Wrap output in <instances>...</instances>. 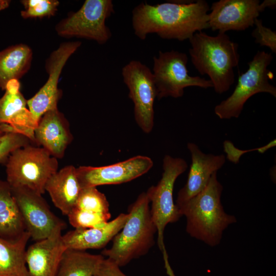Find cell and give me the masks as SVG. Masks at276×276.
<instances>
[{"instance_id":"cell-1","label":"cell","mask_w":276,"mask_h":276,"mask_svg":"<svg viewBox=\"0 0 276 276\" xmlns=\"http://www.w3.org/2000/svg\"><path fill=\"white\" fill-rule=\"evenodd\" d=\"M208 3L165 2L157 5L141 3L132 10L135 35L141 40L155 33L164 39H189L197 32L209 28Z\"/></svg>"},{"instance_id":"cell-2","label":"cell","mask_w":276,"mask_h":276,"mask_svg":"<svg viewBox=\"0 0 276 276\" xmlns=\"http://www.w3.org/2000/svg\"><path fill=\"white\" fill-rule=\"evenodd\" d=\"M223 186L217 172L211 176L205 188L185 202L176 205L186 218V232L192 238L214 247L219 244L223 232L237 222L224 210L221 197Z\"/></svg>"},{"instance_id":"cell-3","label":"cell","mask_w":276,"mask_h":276,"mask_svg":"<svg viewBox=\"0 0 276 276\" xmlns=\"http://www.w3.org/2000/svg\"><path fill=\"white\" fill-rule=\"evenodd\" d=\"M192 64L202 75H207L216 93L226 92L235 81L234 68L238 65V44L225 33L211 36L202 31L189 39Z\"/></svg>"},{"instance_id":"cell-4","label":"cell","mask_w":276,"mask_h":276,"mask_svg":"<svg viewBox=\"0 0 276 276\" xmlns=\"http://www.w3.org/2000/svg\"><path fill=\"white\" fill-rule=\"evenodd\" d=\"M150 201L143 192L128 209V218L122 229L112 239L111 247L101 255L120 267L147 254L155 244L156 227L150 213Z\"/></svg>"},{"instance_id":"cell-5","label":"cell","mask_w":276,"mask_h":276,"mask_svg":"<svg viewBox=\"0 0 276 276\" xmlns=\"http://www.w3.org/2000/svg\"><path fill=\"white\" fill-rule=\"evenodd\" d=\"M187 168V163L183 158L166 155L163 160V172L161 179L156 185L149 187L146 192L151 204L150 213L157 229L158 246L162 253L168 276L175 275L169 262L164 233L169 223L176 222L182 217L174 202L173 192L176 179Z\"/></svg>"},{"instance_id":"cell-6","label":"cell","mask_w":276,"mask_h":276,"mask_svg":"<svg viewBox=\"0 0 276 276\" xmlns=\"http://www.w3.org/2000/svg\"><path fill=\"white\" fill-rule=\"evenodd\" d=\"M58 168L56 158L43 148L30 144L9 155L6 163V181L12 188H25L42 195L48 180Z\"/></svg>"},{"instance_id":"cell-7","label":"cell","mask_w":276,"mask_h":276,"mask_svg":"<svg viewBox=\"0 0 276 276\" xmlns=\"http://www.w3.org/2000/svg\"><path fill=\"white\" fill-rule=\"evenodd\" d=\"M272 59L271 53L258 51L248 63L247 71L239 77L232 94L215 107V114L220 119L238 118L246 101L254 95L266 93L276 97V87L269 81L273 74L268 66Z\"/></svg>"},{"instance_id":"cell-8","label":"cell","mask_w":276,"mask_h":276,"mask_svg":"<svg viewBox=\"0 0 276 276\" xmlns=\"http://www.w3.org/2000/svg\"><path fill=\"white\" fill-rule=\"evenodd\" d=\"M111 0H86L76 12H72L55 27L58 35L106 43L111 37L106 20L114 13Z\"/></svg>"},{"instance_id":"cell-9","label":"cell","mask_w":276,"mask_h":276,"mask_svg":"<svg viewBox=\"0 0 276 276\" xmlns=\"http://www.w3.org/2000/svg\"><path fill=\"white\" fill-rule=\"evenodd\" d=\"M188 58L186 53L177 51L162 52L153 57L152 74L159 100L171 97H182L186 88L197 86L213 87L210 80L191 76L187 68Z\"/></svg>"},{"instance_id":"cell-10","label":"cell","mask_w":276,"mask_h":276,"mask_svg":"<svg viewBox=\"0 0 276 276\" xmlns=\"http://www.w3.org/2000/svg\"><path fill=\"white\" fill-rule=\"evenodd\" d=\"M128 96L134 105L136 123L145 133H149L154 126V103L157 91L152 71L145 64L133 60L122 70Z\"/></svg>"},{"instance_id":"cell-11","label":"cell","mask_w":276,"mask_h":276,"mask_svg":"<svg viewBox=\"0 0 276 276\" xmlns=\"http://www.w3.org/2000/svg\"><path fill=\"white\" fill-rule=\"evenodd\" d=\"M275 0H220L213 3L208 14L209 28L213 31H244L253 26L265 8H274Z\"/></svg>"},{"instance_id":"cell-12","label":"cell","mask_w":276,"mask_h":276,"mask_svg":"<svg viewBox=\"0 0 276 276\" xmlns=\"http://www.w3.org/2000/svg\"><path fill=\"white\" fill-rule=\"evenodd\" d=\"M81 45V42L79 41L62 42L47 59V81L34 96L27 100L28 107L37 124L45 112L57 108L58 102L61 96V92L58 87L59 77L66 62Z\"/></svg>"},{"instance_id":"cell-13","label":"cell","mask_w":276,"mask_h":276,"mask_svg":"<svg viewBox=\"0 0 276 276\" xmlns=\"http://www.w3.org/2000/svg\"><path fill=\"white\" fill-rule=\"evenodd\" d=\"M26 230L34 240L47 238L58 227L66 223L50 210L42 195L25 188H12Z\"/></svg>"},{"instance_id":"cell-14","label":"cell","mask_w":276,"mask_h":276,"mask_svg":"<svg viewBox=\"0 0 276 276\" xmlns=\"http://www.w3.org/2000/svg\"><path fill=\"white\" fill-rule=\"evenodd\" d=\"M153 165L150 157L137 155L108 166H80L76 168V173L83 189L127 182L147 173Z\"/></svg>"},{"instance_id":"cell-15","label":"cell","mask_w":276,"mask_h":276,"mask_svg":"<svg viewBox=\"0 0 276 276\" xmlns=\"http://www.w3.org/2000/svg\"><path fill=\"white\" fill-rule=\"evenodd\" d=\"M19 88L18 80L9 82L0 98V128L4 133L22 134L35 144L34 131L38 124Z\"/></svg>"},{"instance_id":"cell-16","label":"cell","mask_w":276,"mask_h":276,"mask_svg":"<svg viewBox=\"0 0 276 276\" xmlns=\"http://www.w3.org/2000/svg\"><path fill=\"white\" fill-rule=\"evenodd\" d=\"M63 227L29 246L26 251V263L29 276H55L62 256L67 249L62 239Z\"/></svg>"},{"instance_id":"cell-17","label":"cell","mask_w":276,"mask_h":276,"mask_svg":"<svg viewBox=\"0 0 276 276\" xmlns=\"http://www.w3.org/2000/svg\"><path fill=\"white\" fill-rule=\"evenodd\" d=\"M187 148L191 154V164L186 183L177 194L176 205L185 202L201 192L212 175L217 172L225 163L223 154L204 153L193 143H188Z\"/></svg>"},{"instance_id":"cell-18","label":"cell","mask_w":276,"mask_h":276,"mask_svg":"<svg viewBox=\"0 0 276 276\" xmlns=\"http://www.w3.org/2000/svg\"><path fill=\"white\" fill-rule=\"evenodd\" d=\"M35 144L41 146L53 157L62 158L73 136L64 114L55 108L45 112L34 131Z\"/></svg>"},{"instance_id":"cell-19","label":"cell","mask_w":276,"mask_h":276,"mask_svg":"<svg viewBox=\"0 0 276 276\" xmlns=\"http://www.w3.org/2000/svg\"><path fill=\"white\" fill-rule=\"evenodd\" d=\"M128 218V213H121L102 227L75 228L62 235L63 242L67 249L102 248L122 229Z\"/></svg>"},{"instance_id":"cell-20","label":"cell","mask_w":276,"mask_h":276,"mask_svg":"<svg viewBox=\"0 0 276 276\" xmlns=\"http://www.w3.org/2000/svg\"><path fill=\"white\" fill-rule=\"evenodd\" d=\"M81 190L76 168L73 165L58 170L45 187L54 205L64 215H67L74 208Z\"/></svg>"},{"instance_id":"cell-21","label":"cell","mask_w":276,"mask_h":276,"mask_svg":"<svg viewBox=\"0 0 276 276\" xmlns=\"http://www.w3.org/2000/svg\"><path fill=\"white\" fill-rule=\"evenodd\" d=\"M24 220L6 181L0 179V238L14 242L26 232Z\"/></svg>"},{"instance_id":"cell-22","label":"cell","mask_w":276,"mask_h":276,"mask_svg":"<svg viewBox=\"0 0 276 276\" xmlns=\"http://www.w3.org/2000/svg\"><path fill=\"white\" fill-rule=\"evenodd\" d=\"M33 52L24 43L10 46L0 51V88L5 90L8 83L18 80L31 67Z\"/></svg>"},{"instance_id":"cell-23","label":"cell","mask_w":276,"mask_h":276,"mask_svg":"<svg viewBox=\"0 0 276 276\" xmlns=\"http://www.w3.org/2000/svg\"><path fill=\"white\" fill-rule=\"evenodd\" d=\"M30 238L27 231L14 242L0 238V276H29L25 256Z\"/></svg>"},{"instance_id":"cell-24","label":"cell","mask_w":276,"mask_h":276,"mask_svg":"<svg viewBox=\"0 0 276 276\" xmlns=\"http://www.w3.org/2000/svg\"><path fill=\"white\" fill-rule=\"evenodd\" d=\"M104 258L101 254L66 249L55 276H93Z\"/></svg>"},{"instance_id":"cell-25","label":"cell","mask_w":276,"mask_h":276,"mask_svg":"<svg viewBox=\"0 0 276 276\" xmlns=\"http://www.w3.org/2000/svg\"><path fill=\"white\" fill-rule=\"evenodd\" d=\"M74 208L93 213L111 215L106 196L96 187L82 189Z\"/></svg>"},{"instance_id":"cell-26","label":"cell","mask_w":276,"mask_h":276,"mask_svg":"<svg viewBox=\"0 0 276 276\" xmlns=\"http://www.w3.org/2000/svg\"><path fill=\"white\" fill-rule=\"evenodd\" d=\"M25 10L21 11L23 18L50 17L56 13L59 2L56 0H23Z\"/></svg>"},{"instance_id":"cell-27","label":"cell","mask_w":276,"mask_h":276,"mask_svg":"<svg viewBox=\"0 0 276 276\" xmlns=\"http://www.w3.org/2000/svg\"><path fill=\"white\" fill-rule=\"evenodd\" d=\"M67 216L70 223L75 228L102 227L111 218V215L87 212L76 208H73Z\"/></svg>"},{"instance_id":"cell-28","label":"cell","mask_w":276,"mask_h":276,"mask_svg":"<svg viewBox=\"0 0 276 276\" xmlns=\"http://www.w3.org/2000/svg\"><path fill=\"white\" fill-rule=\"evenodd\" d=\"M32 143L27 137L18 133H6L0 137V162L7 160L15 150Z\"/></svg>"},{"instance_id":"cell-29","label":"cell","mask_w":276,"mask_h":276,"mask_svg":"<svg viewBox=\"0 0 276 276\" xmlns=\"http://www.w3.org/2000/svg\"><path fill=\"white\" fill-rule=\"evenodd\" d=\"M254 25L256 27L251 35L255 38V42L261 46H265L272 53H276V32L263 25L261 19L257 18Z\"/></svg>"},{"instance_id":"cell-30","label":"cell","mask_w":276,"mask_h":276,"mask_svg":"<svg viewBox=\"0 0 276 276\" xmlns=\"http://www.w3.org/2000/svg\"><path fill=\"white\" fill-rule=\"evenodd\" d=\"M275 140H274L267 145L249 150H240L233 145V144L229 141H225L223 143L224 151L227 154V158L231 162L237 164L239 162L240 157L245 153L248 152L258 151L261 153H264L268 149L275 146Z\"/></svg>"},{"instance_id":"cell-31","label":"cell","mask_w":276,"mask_h":276,"mask_svg":"<svg viewBox=\"0 0 276 276\" xmlns=\"http://www.w3.org/2000/svg\"><path fill=\"white\" fill-rule=\"evenodd\" d=\"M93 276H128L111 259L104 258Z\"/></svg>"},{"instance_id":"cell-32","label":"cell","mask_w":276,"mask_h":276,"mask_svg":"<svg viewBox=\"0 0 276 276\" xmlns=\"http://www.w3.org/2000/svg\"><path fill=\"white\" fill-rule=\"evenodd\" d=\"M10 1L0 0V11L8 8L10 5Z\"/></svg>"},{"instance_id":"cell-33","label":"cell","mask_w":276,"mask_h":276,"mask_svg":"<svg viewBox=\"0 0 276 276\" xmlns=\"http://www.w3.org/2000/svg\"><path fill=\"white\" fill-rule=\"evenodd\" d=\"M5 133L2 131L0 128V137L2 136Z\"/></svg>"}]
</instances>
